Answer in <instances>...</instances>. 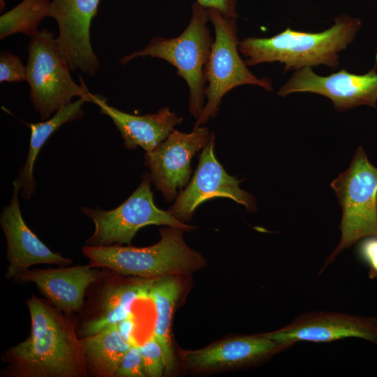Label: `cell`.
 <instances>
[{
	"label": "cell",
	"instance_id": "1",
	"mask_svg": "<svg viewBox=\"0 0 377 377\" xmlns=\"http://www.w3.org/2000/svg\"><path fill=\"white\" fill-rule=\"evenodd\" d=\"M361 26L359 19L341 15L322 32L287 28L270 38H245L239 41L238 50L246 58L247 66L279 61L285 64L284 71L319 65L335 68L339 53L354 40Z\"/></svg>",
	"mask_w": 377,
	"mask_h": 377
},
{
	"label": "cell",
	"instance_id": "2",
	"mask_svg": "<svg viewBox=\"0 0 377 377\" xmlns=\"http://www.w3.org/2000/svg\"><path fill=\"white\" fill-rule=\"evenodd\" d=\"M183 231L179 228H163L161 239L147 247L86 245L82 251L91 266L108 268L121 275L155 279L186 274L201 267L204 259L186 245Z\"/></svg>",
	"mask_w": 377,
	"mask_h": 377
},
{
	"label": "cell",
	"instance_id": "3",
	"mask_svg": "<svg viewBox=\"0 0 377 377\" xmlns=\"http://www.w3.org/2000/svg\"><path fill=\"white\" fill-rule=\"evenodd\" d=\"M191 18L184 31L171 38L154 37L141 50L124 56L119 62L126 64L139 57L163 59L177 69L189 89L188 108L197 119L204 108L206 81L204 68L209 59L214 39L207 22L208 9L195 1L191 6Z\"/></svg>",
	"mask_w": 377,
	"mask_h": 377
},
{
	"label": "cell",
	"instance_id": "4",
	"mask_svg": "<svg viewBox=\"0 0 377 377\" xmlns=\"http://www.w3.org/2000/svg\"><path fill=\"white\" fill-rule=\"evenodd\" d=\"M6 358L20 377H79L87 365L72 324L59 313L43 332L10 348Z\"/></svg>",
	"mask_w": 377,
	"mask_h": 377
},
{
	"label": "cell",
	"instance_id": "5",
	"mask_svg": "<svg viewBox=\"0 0 377 377\" xmlns=\"http://www.w3.org/2000/svg\"><path fill=\"white\" fill-rule=\"evenodd\" d=\"M28 52L29 98L42 121L50 118L75 96L86 97L90 102L91 94L82 77L79 84L73 80L54 33L45 29L39 31L31 38Z\"/></svg>",
	"mask_w": 377,
	"mask_h": 377
},
{
	"label": "cell",
	"instance_id": "6",
	"mask_svg": "<svg viewBox=\"0 0 377 377\" xmlns=\"http://www.w3.org/2000/svg\"><path fill=\"white\" fill-rule=\"evenodd\" d=\"M342 209L341 239L322 271L344 249L363 237L377 236V168L360 146L349 168L331 182Z\"/></svg>",
	"mask_w": 377,
	"mask_h": 377
},
{
	"label": "cell",
	"instance_id": "7",
	"mask_svg": "<svg viewBox=\"0 0 377 377\" xmlns=\"http://www.w3.org/2000/svg\"><path fill=\"white\" fill-rule=\"evenodd\" d=\"M208 12L215 38L204 68L207 103L194 127L215 117L223 96L238 86L253 84L272 91L271 81L256 77L239 54L237 19L226 17L215 8H209Z\"/></svg>",
	"mask_w": 377,
	"mask_h": 377
},
{
	"label": "cell",
	"instance_id": "8",
	"mask_svg": "<svg viewBox=\"0 0 377 377\" xmlns=\"http://www.w3.org/2000/svg\"><path fill=\"white\" fill-rule=\"evenodd\" d=\"M151 183L149 174L145 172L138 187L115 209L105 210L98 207L94 209L82 207L81 212L94 223V232L86 240V245H130L137 232L149 225L193 229V226L174 217L169 210L156 207Z\"/></svg>",
	"mask_w": 377,
	"mask_h": 377
},
{
	"label": "cell",
	"instance_id": "9",
	"mask_svg": "<svg viewBox=\"0 0 377 377\" xmlns=\"http://www.w3.org/2000/svg\"><path fill=\"white\" fill-rule=\"evenodd\" d=\"M206 127H194L191 133L173 130L154 149L146 151L145 165L151 182L167 202L177 198L187 185L191 174V161L211 139Z\"/></svg>",
	"mask_w": 377,
	"mask_h": 377
},
{
	"label": "cell",
	"instance_id": "10",
	"mask_svg": "<svg viewBox=\"0 0 377 377\" xmlns=\"http://www.w3.org/2000/svg\"><path fill=\"white\" fill-rule=\"evenodd\" d=\"M215 137L199 156L198 167L186 187L177 195L169 211L180 221H189L195 209L216 197L228 198L244 205L249 212L256 209L255 198L239 187L240 180L228 175L214 154Z\"/></svg>",
	"mask_w": 377,
	"mask_h": 377
},
{
	"label": "cell",
	"instance_id": "11",
	"mask_svg": "<svg viewBox=\"0 0 377 377\" xmlns=\"http://www.w3.org/2000/svg\"><path fill=\"white\" fill-rule=\"evenodd\" d=\"M375 66L364 75L341 69L327 76L316 74L311 67L296 71L278 91L285 96L295 92H310L330 98L338 111H346L361 105L376 108L377 73Z\"/></svg>",
	"mask_w": 377,
	"mask_h": 377
},
{
	"label": "cell",
	"instance_id": "12",
	"mask_svg": "<svg viewBox=\"0 0 377 377\" xmlns=\"http://www.w3.org/2000/svg\"><path fill=\"white\" fill-rule=\"evenodd\" d=\"M100 0H52L48 17L58 24L57 40L72 71L80 70L91 77L100 63L90 40V26Z\"/></svg>",
	"mask_w": 377,
	"mask_h": 377
},
{
	"label": "cell",
	"instance_id": "13",
	"mask_svg": "<svg viewBox=\"0 0 377 377\" xmlns=\"http://www.w3.org/2000/svg\"><path fill=\"white\" fill-rule=\"evenodd\" d=\"M265 337L290 347L298 341L332 342L356 337L377 343V318L345 313L307 312Z\"/></svg>",
	"mask_w": 377,
	"mask_h": 377
},
{
	"label": "cell",
	"instance_id": "14",
	"mask_svg": "<svg viewBox=\"0 0 377 377\" xmlns=\"http://www.w3.org/2000/svg\"><path fill=\"white\" fill-rule=\"evenodd\" d=\"M13 185L10 202L3 207L0 216V225L6 239V255L9 262L6 278H17L35 265H70L71 259L50 250L27 225L20 207V184L16 179Z\"/></svg>",
	"mask_w": 377,
	"mask_h": 377
},
{
	"label": "cell",
	"instance_id": "15",
	"mask_svg": "<svg viewBox=\"0 0 377 377\" xmlns=\"http://www.w3.org/2000/svg\"><path fill=\"white\" fill-rule=\"evenodd\" d=\"M100 271L91 265L49 269H28L16 279L34 283L57 309L72 313L82 309L87 288L98 280Z\"/></svg>",
	"mask_w": 377,
	"mask_h": 377
},
{
	"label": "cell",
	"instance_id": "16",
	"mask_svg": "<svg viewBox=\"0 0 377 377\" xmlns=\"http://www.w3.org/2000/svg\"><path fill=\"white\" fill-rule=\"evenodd\" d=\"M90 103L100 108V112L108 115L120 132L124 147L129 150L140 147L145 151L156 147L165 140L183 120L168 107L156 113L133 115L124 112L108 104V99L91 94Z\"/></svg>",
	"mask_w": 377,
	"mask_h": 377
},
{
	"label": "cell",
	"instance_id": "17",
	"mask_svg": "<svg viewBox=\"0 0 377 377\" xmlns=\"http://www.w3.org/2000/svg\"><path fill=\"white\" fill-rule=\"evenodd\" d=\"M288 348L290 346L263 334L243 336L186 352L184 360L187 366L198 369L244 366L256 363Z\"/></svg>",
	"mask_w": 377,
	"mask_h": 377
},
{
	"label": "cell",
	"instance_id": "18",
	"mask_svg": "<svg viewBox=\"0 0 377 377\" xmlns=\"http://www.w3.org/2000/svg\"><path fill=\"white\" fill-rule=\"evenodd\" d=\"M153 279L108 286L101 301V313L84 323L80 328L83 337L94 334L109 327L116 325L131 314L134 303L149 298Z\"/></svg>",
	"mask_w": 377,
	"mask_h": 377
},
{
	"label": "cell",
	"instance_id": "19",
	"mask_svg": "<svg viewBox=\"0 0 377 377\" xmlns=\"http://www.w3.org/2000/svg\"><path fill=\"white\" fill-rule=\"evenodd\" d=\"M86 102H89L87 98L79 97L75 102L69 103L59 110L51 118L29 124L31 129L29 151L25 163L21 168L17 178L21 186V195L24 200L30 199L36 187L33 172L40 149L51 135L62 125L80 119L84 116L82 106Z\"/></svg>",
	"mask_w": 377,
	"mask_h": 377
},
{
	"label": "cell",
	"instance_id": "20",
	"mask_svg": "<svg viewBox=\"0 0 377 377\" xmlns=\"http://www.w3.org/2000/svg\"><path fill=\"white\" fill-rule=\"evenodd\" d=\"M181 292L180 281L174 275H167L153 279L149 293L156 311L153 335L162 348L167 374L172 371L175 365L170 327Z\"/></svg>",
	"mask_w": 377,
	"mask_h": 377
},
{
	"label": "cell",
	"instance_id": "21",
	"mask_svg": "<svg viewBox=\"0 0 377 377\" xmlns=\"http://www.w3.org/2000/svg\"><path fill=\"white\" fill-rule=\"evenodd\" d=\"M87 364L101 376H114L131 346L120 336L116 325L80 340Z\"/></svg>",
	"mask_w": 377,
	"mask_h": 377
},
{
	"label": "cell",
	"instance_id": "22",
	"mask_svg": "<svg viewBox=\"0 0 377 377\" xmlns=\"http://www.w3.org/2000/svg\"><path fill=\"white\" fill-rule=\"evenodd\" d=\"M50 4V0H22L1 15L0 39L18 33L34 37L40 23L48 17Z\"/></svg>",
	"mask_w": 377,
	"mask_h": 377
},
{
	"label": "cell",
	"instance_id": "23",
	"mask_svg": "<svg viewBox=\"0 0 377 377\" xmlns=\"http://www.w3.org/2000/svg\"><path fill=\"white\" fill-rule=\"evenodd\" d=\"M143 358L145 372L149 377L162 376L165 371L162 348L154 335L139 345Z\"/></svg>",
	"mask_w": 377,
	"mask_h": 377
},
{
	"label": "cell",
	"instance_id": "24",
	"mask_svg": "<svg viewBox=\"0 0 377 377\" xmlns=\"http://www.w3.org/2000/svg\"><path fill=\"white\" fill-rule=\"evenodd\" d=\"M27 81V66L20 57L10 52L2 50L0 54V82Z\"/></svg>",
	"mask_w": 377,
	"mask_h": 377
},
{
	"label": "cell",
	"instance_id": "25",
	"mask_svg": "<svg viewBox=\"0 0 377 377\" xmlns=\"http://www.w3.org/2000/svg\"><path fill=\"white\" fill-rule=\"evenodd\" d=\"M117 377L147 376L138 343L132 344L124 355L114 374Z\"/></svg>",
	"mask_w": 377,
	"mask_h": 377
},
{
	"label": "cell",
	"instance_id": "26",
	"mask_svg": "<svg viewBox=\"0 0 377 377\" xmlns=\"http://www.w3.org/2000/svg\"><path fill=\"white\" fill-rule=\"evenodd\" d=\"M361 239L357 248V255L369 267V279H377V236H367Z\"/></svg>",
	"mask_w": 377,
	"mask_h": 377
},
{
	"label": "cell",
	"instance_id": "27",
	"mask_svg": "<svg viewBox=\"0 0 377 377\" xmlns=\"http://www.w3.org/2000/svg\"><path fill=\"white\" fill-rule=\"evenodd\" d=\"M196 1L207 9L218 10L226 17L237 19L239 17L236 0H196Z\"/></svg>",
	"mask_w": 377,
	"mask_h": 377
},
{
	"label": "cell",
	"instance_id": "28",
	"mask_svg": "<svg viewBox=\"0 0 377 377\" xmlns=\"http://www.w3.org/2000/svg\"><path fill=\"white\" fill-rule=\"evenodd\" d=\"M117 329L124 341L131 345L138 343L135 338L136 322L133 314L124 318L116 325Z\"/></svg>",
	"mask_w": 377,
	"mask_h": 377
},
{
	"label": "cell",
	"instance_id": "29",
	"mask_svg": "<svg viewBox=\"0 0 377 377\" xmlns=\"http://www.w3.org/2000/svg\"><path fill=\"white\" fill-rule=\"evenodd\" d=\"M5 7V0H0V10L2 11Z\"/></svg>",
	"mask_w": 377,
	"mask_h": 377
}]
</instances>
